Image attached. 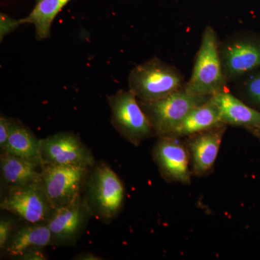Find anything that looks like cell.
Here are the masks:
<instances>
[{"mask_svg":"<svg viewBox=\"0 0 260 260\" xmlns=\"http://www.w3.org/2000/svg\"><path fill=\"white\" fill-rule=\"evenodd\" d=\"M84 191L92 215L104 222L115 218L125 198L120 178L107 164L103 162L90 169Z\"/></svg>","mask_w":260,"mask_h":260,"instance_id":"cell-1","label":"cell"},{"mask_svg":"<svg viewBox=\"0 0 260 260\" xmlns=\"http://www.w3.org/2000/svg\"><path fill=\"white\" fill-rule=\"evenodd\" d=\"M129 88L138 100L155 102L184 88V77L172 65L154 57L131 70Z\"/></svg>","mask_w":260,"mask_h":260,"instance_id":"cell-2","label":"cell"},{"mask_svg":"<svg viewBox=\"0 0 260 260\" xmlns=\"http://www.w3.org/2000/svg\"><path fill=\"white\" fill-rule=\"evenodd\" d=\"M227 81L216 32L208 26L203 32L190 80L184 89L193 95L212 96L225 90Z\"/></svg>","mask_w":260,"mask_h":260,"instance_id":"cell-3","label":"cell"},{"mask_svg":"<svg viewBox=\"0 0 260 260\" xmlns=\"http://www.w3.org/2000/svg\"><path fill=\"white\" fill-rule=\"evenodd\" d=\"M210 98L193 95L184 88L155 102L138 101L155 136L159 138L169 136L194 108L208 102Z\"/></svg>","mask_w":260,"mask_h":260,"instance_id":"cell-4","label":"cell"},{"mask_svg":"<svg viewBox=\"0 0 260 260\" xmlns=\"http://www.w3.org/2000/svg\"><path fill=\"white\" fill-rule=\"evenodd\" d=\"M111 109V123L126 141L135 147L155 136L153 127L140 107L138 98L130 90H118L107 97Z\"/></svg>","mask_w":260,"mask_h":260,"instance_id":"cell-5","label":"cell"},{"mask_svg":"<svg viewBox=\"0 0 260 260\" xmlns=\"http://www.w3.org/2000/svg\"><path fill=\"white\" fill-rule=\"evenodd\" d=\"M91 168L43 166L40 184L55 209L69 204L83 194Z\"/></svg>","mask_w":260,"mask_h":260,"instance_id":"cell-6","label":"cell"},{"mask_svg":"<svg viewBox=\"0 0 260 260\" xmlns=\"http://www.w3.org/2000/svg\"><path fill=\"white\" fill-rule=\"evenodd\" d=\"M0 207L32 224L47 223L55 210L40 182L10 188L2 200Z\"/></svg>","mask_w":260,"mask_h":260,"instance_id":"cell-7","label":"cell"},{"mask_svg":"<svg viewBox=\"0 0 260 260\" xmlns=\"http://www.w3.org/2000/svg\"><path fill=\"white\" fill-rule=\"evenodd\" d=\"M43 165L93 167L91 150L78 135L63 132L39 140Z\"/></svg>","mask_w":260,"mask_h":260,"instance_id":"cell-8","label":"cell"},{"mask_svg":"<svg viewBox=\"0 0 260 260\" xmlns=\"http://www.w3.org/2000/svg\"><path fill=\"white\" fill-rule=\"evenodd\" d=\"M154 161L162 177L169 182L189 184L191 172L189 169L190 155L187 145L179 138L159 137L152 151Z\"/></svg>","mask_w":260,"mask_h":260,"instance_id":"cell-9","label":"cell"},{"mask_svg":"<svg viewBox=\"0 0 260 260\" xmlns=\"http://www.w3.org/2000/svg\"><path fill=\"white\" fill-rule=\"evenodd\" d=\"M92 215L83 194L69 204L56 208L47 221L52 237L51 245L74 244Z\"/></svg>","mask_w":260,"mask_h":260,"instance_id":"cell-10","label":"cell"},{"mask_svg":"<svg viewBox=\"0 0 260 260\" xmlns=\"http://www.w3.org/2000/svg\"><path fill=\"white\" fill-rule=\"evenodd\" d=\"M220 55L227 80H235L260 67V42L236 38L220 47Z\"/></svg>","mask_w":260,"mask_h":260,"instance_id":"cell-11","label":"cell"},{"mask_svg":"<svg viewBox=\"0 0 260 260\" xmlns=\"http://www.w3.org/2000/svg\"><path fill=\"white\" fill-rule=\"evenodd\" d=\"M225 130V124H221L189 137L187 148L190 155L191 174L204 175L213 169Z\"/></svg>","mask_w":260,"mask_h":260,"instance_id":"cell-12","label":"cell"},{"mask_svg":"<svg viewBox=\"0 0 260 260\" xmlns=\"http://www.w3.org/2000/svg\"><path fill=\"white\" fill-rule=\"evenodd\" d=\"M211 100L218 108L223 124L243 126L248 130L260 128V112L226 90L212 95Z\"/></svg>","mask_w":260,"mask_h":260,"instance_id":"cell-13","label":"cell"},{"mask_svg":"<svg viewBox=\"0 0 260 260\" xmlns=\"http://www.w3.org/2000/svg\"><path fill=\"white\" fill-rule=\"evenodd\" d=\"M52 237L47 223H28L13 233L4 250L7 256L20 259L34 249H44L51 245Z\"/></svg>","mask_w":260,"mask_h":260,"instance_id":"cell-14","label":"cell"},{"mask_svg":"<svg viewBox=\"0 0 260 260\" xmlns=\"http://www.w3.org/2000/svg\"><path fill=\"white\" fill-rule=\"evenodd\" d=\"M42 167L6 152L2 153L0 156L2 179L8 189L40 182Z\"/></svg>","mask_w":260,"mask_h":260,"instance_id":"cell-15","label":"cell"},{"mask_svg":"<svg viewBox=\"0 0 260 260\" xmlns=\"http://www.w3.org/2000/svg\"><path fill=\"white\" fill-rule=\"evenodd\" d=\"M5 152L44 166L39 140L30 128L18 119H10V133Z\"/></svg>","mask_w":260,"mask_h":260,"instance_id":"cell-16","label":"cell"},{"mask_svg":"<svg viewBox=\"0 0 260 260\" xmlns=\"http://www.w3.org/2000/svg\"><path fill=\"white\" fill-rule=\"evenodd\" d=\"M221 124L218 108L210 98L208 102L194 108L169 136L190 137Z\"/></svg>","mask_w":260,"mask_h":260,"instance_id":"cell-17","label":"cell"},{"mask_svg":"<svg viewBox=\"0 0 260 260\" xmlns=\"http://www.w3.org/2000/svg\"><path fill=\"white\" fill-rule=\"evenodd\" d=\"M71 0H36L30 14L20 19L22 24L31 23L36 29L37 40L50 37L51 25L57 15Z\"/></svg>","mask_w":260,"mask_h":260,"instance_id":"cell-18","label":"cell"},{"mask_svg":"<svg viewBox=\"0 0 260 260\" xmlns=\"http://www.w3.org/2000/svg\"><path fill=\"white\" fill-rule=\"evenodd\" d=\"M244 90L246 97L253 104L260 107V73L251 75L246 80Z\"/></svg>","mask_w":260,"mask_h":260,"instance_id":"cell-19","label":"cell"},{"mask_svg":"<svg viewBox=\"0 0 260 260\" xmlns=\"http://www.w3.org/2000/svg\"><path fill=\"white\" fill-rule=\"evenodd\" d=\"M14 220L2 216L0 220V249L4 251L13 233Z\"/></svg>","mask_w":260,"mask_h":260,"instance_id":"cell-20","label":"cell"},{"mask_svg":"<svg viewBox=\"0 0 260 260\" xmlns=\"http://www.w3.org/2000/svg\"><path fill=\"white\" fill-rule=\"evenodd\" d=\"M23 25L21 20L10 18L8 15L2 13L0 14V39L1 42L8 34L14 31L19 25Z\"/></svg>","mask_w":260,"mask_h":260,"instance_id":"cell-21","label":"cell"},{"mask_svg":"<svg viewBox=\"0 0 260 260\" xmlns=\"http://www.w3.org/2000/svg\"><path fill=\"white\" fill-rule=\"evenodd\" d=\"M10 133V119L4 116L0 117V150L5 151Z\"/></svg>","mask_w":260,"mask_h":260,"instance_id":"cell-22","label":"cell"},{"mask_svg":"<svg viewBox=\"0 0 260 260\" xmlns=\"http://www.w3.org/2000/svg\"><path fill=\"white\" fill-rule=\"evenodd\" d=\"M47 256L44 254L43 249H34L27 252L26 254H23L20 256L19 259L26 260H43L47 259Z\"/></svg>","mask_w":260,"mask_h":260,"instance_id":"cell-23","label":"cell"},{"mask_svg":"<svg viewBox=\"0 0 260 260\" xmlns=\"http://www.w3.org/2000/svg\"><path fill=\"white\" fill-rule=\"evenodd\" d=\"M75 259L81 260H100L102 258L99 257L91 252H83L75 256Z\"/></svg>","mask_w":260,"mask_h":260,"instance_id":"cell-24","label":"cell"},{"mask_svg":"<svg viewBox=\"0 0 260 260\" xmlns=\"http://www.w3.org/2000/svg\"><path fill=\"white\" fill-rule=\"evenodd\" d=\"M249 130L253 135H254V136H256V138H259L260 140V128H254V129H250Z\"/></svg>","mask_w":260,"mask_h":260,"instance_id":"cell-25","label":"cell"}]
</instances>
